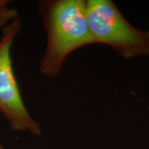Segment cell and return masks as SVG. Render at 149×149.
Listing matches in <instances>:
<instances>
[{"instance_id":"cell-5","label":"cell","mask_w":149,"mask_h":149,"mask_svg":"<svg viewBox=\"0 0 149 149\" xmlns=\"http://www.w3.org/2000/svg\"><path fill=\"white\" fill-rule=\"evenodd\" d=\"M9 3H10V1L8 0H0V9L9 6Z\"/></svg>"},{"instance_id":"cell-4","label":"cell","mask_w":149,"mask_h":149,"mask_svg":"<svg viewBox=\"0 0 149 149\" xmlns=\"http://www.w3.org/2000/svg\"><path fill=\"white\" fill-rule=\"evenodd\" d=\"M19 17L18 11L9 6L0 9V29H3L8 23Z\"/></svg>"},{"instance_id":"cell-3","label":"cell","mask_w":149,"mask_h":149,"mask_svg":"<svg viewBox=\"0 0 149 149\" xmlns=\"http://www.w3.org/2000/svg\"><path fill=\"white\" fill-rule=\"evenodd\" d=\"M20 17L14 18L2 29L0 38V113L13 132L42 134L41 124L34 119L22 99L14 74L12 47L21 31Z\"/></svg>"},{"instance_id":"cell-6","label":"cell","mask_w":149,"mask_h":149,"mask_svg":"<svg viewBox=\"0 0 149 149\" xmlns=\"http://www.w3.org/2000/svg\"><path fill=\"white\" fill-rule=\"evenodd\" d=\"M0 149H4L3 146V144L1 143V142H0Z\"/></svg>"},{"instance_id":"cell-1","label":"cell","mask_w":149,"mask_h":149,"mask_svg":"<svg viewBox=\"0 0 149 149\" xmlns=\"http://www.w3.org/2000/svg\"><path fill=\"white\" fill-rule=\"evenodd\" d=\"M37 10L47 33V44L39 61V72L55 78L74 51L96 44L91 31L86 0H42Z\"/></svg>"},{"instance_id":"cell-2","label":"cell","mask_w":149,"mask_h":149,"mask_svg":"<svg viewBox=\"0 0 149 149\" xmlns=\"http://www.w3.org/2000/svg\"><path fill=\"white\" fill-rule=\"evenodd\" d=\"M91 31L96 44L130 60L149 57V31L133 26L111 0H86Z\"/></svg>"}]
</instances>
